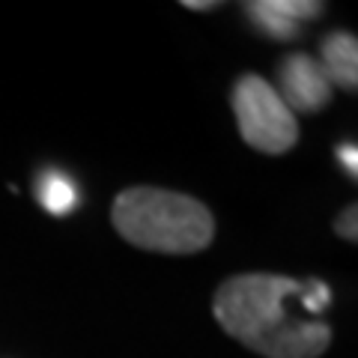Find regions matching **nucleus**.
Segmentation results:
<instances>
[{
  "instance_id": "nucleus-7",
  "label": "nucleus",
  "mask_w": 358,
  "mask_h": 358,
  "mask_svg": "<svg viewBox=\"0 0 358 358\" xmlns=\"http://www.w3.org/2000/svg\"><path fill=\"white\" fill-rule=\"evenodd\" d=\"M39 200L54 215H66V212L78 203V192L66 176L48 173V176H42V182H39Z\"/></svg>"
},
{
  "instance_id": "nucleus-1",
  "label": "nucleus",
  "mask_w": 358,
  "mask_h": 358,
  "mask_svg": "<svg viewBox=\"0 0 358 358\" xmlns=\"http://www.w3.org/2000/svg\"><path fill=\"white\" fill-rule=\"evenodd\" d=\"M329 296L322 281L301 284L289 275L251 272L218 287L212 313L233 341L266 358H320L331 343L322 320Z\"/></svg>"
},
{
  "instance_id": "nucleus-2",
  "label": "nucleus",
  "mask_w": 358,
  "mask_h": 358,
  "mask_svg": "<svg viewBox=\"0 0 358 358\" xmlns=\"http://www.w3.org/2000/svg\"><path fill=\"white\" fill-rule=\"evenodd\" d=\"M110 218L129 245L155 254H197L215 236V218L200 200L150 185L126 188Z\"/></svg>"
},
{
  "instance_id": "nucleus-9",
  "label": "nucleus",
  "mask_w": 358,
  "mask_h": 358,
  "mask_svg": "<svg viewBox=\"0 0 358 358\" xmlns=\"http://www.w3.org/2000/svg\"><path fill=\"white\" fill-rule=\"evenodd\" d=\"M341 162H343V164H350V173H352V176L358 173V164H355V147H343V150H341Z\"/></svg>"
},
{
  "instance_id": "nucleus-8",
  "label": "nucleus",
  "mask_w": 358,
  "mask_h": 358,
  "mask_svg": "<svg viewBox=\"0 0 358 358\" xmlns=\"http://www.w3.org/2000/svg\"><path fill=\"white\" fill-rule=\"evenodd\" d=\"M355 215H358V206H355V203H350V206H346V209L341 212V215H338V224H334V227H338V236H341V239H346V242H355V239H358Z\"/></svg>"
},
{
  "instance_id": "nucleus-3",
  "label": "nucleus",
  "mask_w": 358,
  "mask_h": 358,
  "mask_svg": "<svg viewBox=\"0 0 358 358\" xmlns=\"http://www.w3.org/2000/svg\"><path fill=\"white\" fill-rule=\"evenodd\" d=\"M233 114L242 141L266 155H284L299 143V120L260 75H242L233 87Z\"/></svg>"
},
{
  "instance_id": "nucleus-6",
  "label": "nucleus",
  "mask_w": 358,
  "mask_h": 358,
  "mask_svg": "<svg viewBox=\"0 0 358 358\" xmlns=\"http://www.w3.org/2000/svg\"><path fill=\"white\" fill-rule=\"evenodd\" d=\"M322 75L331 87H343L346 93L358 90V42L352 33H329L322 39Z\"/></svg>"
},
{
  "instance_id": "nucleus-5",
  "label": "nucleus",
  "mask_w": 358,
  "mask_h": 358,
  "mask_svg": "<svg viewBox=\"0 0 358 358\" xmlns=\"http://www.w3.org/2000/svg\"><path fill=\"white\" fill-rule=\"evenodd\" d=\"M245 13L272 39H296L301 21H310L322 13V3L313 0H254L245 3Z\"/></svg>"
},
{
  "instance_id": "nucleus-4",
  "label": "nucleus",
  "mask_w": 358,
  "mask_h": 358,
  "mask_svg": "<svg viewBox=\"0 0 358 358\" xmlns=\"http://www.w3.org/2000/svg\"><path fill=\"white\" fill-rule=\"evenodd\" d=\"M278 96L284 105L299 114H317L331 102V84L322 75L320 60L308 57V54H289L284 57L281 69H278Z\"/></svg>"
},
{
  "instance_id": "nucleus-10",
  "label": "nucleus",
  "mask_w": 358,
  "mask_h": 358,
  "mask_svg": "<svg viewBox=\"0 0 358 358\" xmlns=\"http://www.w3.org/2000/svg\"><path fill=\"white\" fill-rule=\"evenodd\" d=\"M182 6H188V9H212L215 3H209V0H203V3H200V0H185Z\"/></svg>"
}]
</instances>
